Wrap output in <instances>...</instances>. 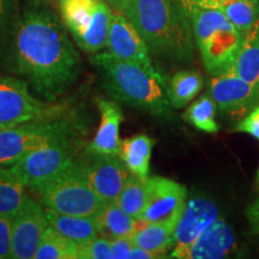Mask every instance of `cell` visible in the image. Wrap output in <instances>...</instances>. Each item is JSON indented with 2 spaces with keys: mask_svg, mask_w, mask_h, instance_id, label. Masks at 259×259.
<instances>
[{
  "mask_svg": "<svg viewBox=\"0 0 259 259\" xmlns=\"http://www.w3.org/2000/svg\"><path fill=\"white\" fill-rule=\"evenodd\" d=\"M15 63L35 94L54 102L76 84L82 71L78 52L64 24L50 9L32 8L15 35Z\"/></svg>",
  "mask_w": 259,
  "mask_h": 259,
  "instance_id": "cell-1",
  "label": "cell"
},
{
  "mask_svg": "<svg viewBox=\"0 0 259 259\" xmlns=\"http://www.w3.org/2000/svg\"><path fill=\"white\" fill-rule=\"evenodd\" d=\"M121 14L137 29L150 53L177 64L193 61L192 23L180 0H130Z\"/></svg>",
  "mask_w": 259,
  "mask_h": 259,
  "instance_id": "cell-2",
  "label": "cell"
},
{
  "mask_svg": "<svg viewBox=\"0 0 259 259\" xmlns=\"http://www.w3.org/2000/svg\"><path fill=\"white\" fill-rule=\"evenodd\" d=\"M92 61L102 74L103 87L116 101L154 116L171 118L166 83L137 64L119 59L109 52L95 53Z\"/></svg>",
  "mask_w": 259,
  "mask_h": 259,
  "instance_id": "cell-3",
  "label": "cell"
},
{
  "mask_svg": "<svg viewBox=\"0 0 259 259\" xmlns=\"http://www.w3.org/2000/svg\"><path fill=\"white\" fill-rule=\"evenodd\" d=\"M189 16L206 72L211 76L232 72L245 35L219 9H197Z\"/></svg>",
  "mask_w": 259,
  "mask_h": 259,
  "instance_id": "cell-4",
  "label": "cell"
},
{
  "mask_svg": "<svg viewBox=\"0 0 259 259\" xmlns=\"http://www.w3.org/2000/svg\"><path fill=\"white\" fill-rule=\"evenodd\" d=\"M29 190L38 196L46 208L65 215L95 216L106 204L90 186L79 158Z\"/></svg>",
  "mask_w": 259,
  "mask_h": 259,
  "instance_id": "cell-5",
  "label": "cell"
},
{
  "mask_svg": "<svg viewBox=\"0 0 259 259\" xmlns=\"http://www.w3.org/2000/svg\"><path fill=\"white\" fill-rule=\"evenodd\" d=\"M79 147L78 132H73L35 149L8 167L25 187L30 189L70 166L76 160Z\"/></svg>",
  "mask_w": 259,
  "mask_h": 259,
  "instance_id": "cell-6",
  "label": "cell"
},
{
  "mask_svg": "<svg viewBox=\"0 0 259 259\" xmlns=\"http://www.w3.org/2000/svg\"><path fill=\"white\" fill-rule=\"evenodd\" d=\"M79 127L66 115L0 128V167H8L28 153Z\"/></svg>",
  "mask_w": 259,
  "mask_h": 259,
  "instance_id": "cell-7",
  "label": "cell"
},
{
  "mask_svg": "<svg viewBox=\"0 0 259 259\" xmlns=\"http://www.w3.org/2000/svg\"><path fill=\"white\" fill-rule=\"evenodd\" d=\"M66 109L64 103L37 99L24 80L0 77V128L59 118L66 115Z\"/></svg>",
  "mask_w": 259,
  "mask_h": 259,
  "instance_id": "cell-8",
  "label": "cell"
},
{
  "mask_svg": "<svg viewBox=\"0 0 259 259\" xmlns=\"http://www.w3.org/2000/svg\"><path fill=\"white\" fill-rule=\"evenodd\" d=\"M186 198L187 190L181 184L163 177H148L147 203L139 220L177 228Z\"/></svg>",
  "mask_w": 259,
  "mask_h": 259,
  "instance_id": "cell-9",
  "label": "cell"
},
{
  "mask_svg": "<svg viewBox=\"0 0 259 259\" xmlns=\"http://www.w3.org/2000/svg\"><path fill=\"white\" fill-rule=\"evenodd\" d=\"M208 94L219 111L231 118L242 119L259 105V85L233 72L211 76L208 80Z\"/></svg>",
  "mask_w": 259,
  "mask_h": 259,
  "instance_id": "cell-10",
  "label": "cell"
},
{
  "mask_svg": "<svg viewBox=\"0 0 259 259\" xmlns=\"http://www.w3.org/2000/svg\"><path fill=\"white\" fill-rule=\"evenodd\" d=\"M48 226L46 209L28 196L12 218L10 259H34Z\"/></svg>",
  "mask_w": 259,
  "mask_h": 259,
  "instance_id": "cell-11",
  "label": "cell"
},
{
  "mask_svg": "<svg viewBox=\"0 0 259 259\" xmlns=\"http://www.w3.org/2000/svg\"><path fill=\"white\" fill-rule=\"evenodd\" d=\"M92 189L105 203L115 202L128 178V169L118 155L87 151L79 158Z\"/></svg>",
  "mask_w": 259,
  "mask_h": 259,
  "instance_id": "cell-12",
  "label": "cell"
},
{
  "mask_svg": "<svg viewBox=\"0 0 259 259\" xmlns=\"http://www.w3.org/2000/svg\"><path fill=\"white\" fill-rule=\"evenodd\" d=\"M107 47L113 56L139 65L149 73L166 83L164 77L154 66L148 45L121 12L113 14Z\"/></svg>",
  "mask_w": 259,
  "mask_h": 259,
  "instance_id": "cell-13",
  "label": "cell"
},
{
  "mask_svg": "<svg viewBox=\"0 0 259 259\" xmlns=\"http://www.w3.org/2000/svg\"><path fill=\"white\" fill-rule=\"evenodd\" d=\"M218 218V206L210 199L196 197L189 200L174 232V245L170 257L176 258L178 253L192 245L204 229L208 228Z\"/></svg>",
  "mask_w": 259,
  "mask_h": 259,
  "instance_id": "cell-14",
  "label": "cell"
},
{
  "mask_svg": "<svg viewBox=\"0 0 259 259\" xmlns=\"http://www.w3.org/2000/svg\"><path fill=\"white\" fill-rule=\"evenodd\" d=\"M235 246L234 233L225 220L216 219L192 245L176 255L179 259H220L231 254Z\"/></svg>",
  "mask_w": 259,
  "mask_h": 259,
  "instance_id": "cell-15",
  "label": "cell"
},
{
  "mask_svg": "<svg viewBox=\"0 0 259 259\" xmlns=\"http://www.w3.org/2000/svg\"><path fill=\"white\" fill-rule=\"evenodd\" d=\"M100 111V126L95 137L85 150L95 154L118 155L120 150L119 130L122 121V112L119 105L106 99L97 100Z\"/></svg>",
  "mask_w": 259,
  "mask_h": 259,
  "instance_id": "cell-16",
  "label": "cell"
},
{
  "mask_svg": "<svg viewBox=\"0 0 259 259\" xmlns=\"http://www.w3.org/2000/svg\"><path fill=\"white\" fill-rule=\"evenodd\" d=\"M48 225L60 234L83 245L100 236V229L95 216L65 215L46 208Z\"/></svg>",
  "mask_w": 259,
  "mask_h": 259,
  "instance_id": "cell-17",
  "label": "cell"
},
{
  "mask_svg": "<svg viewBox=\"0 0 259 259\" xmlns=\"http://www.w3.org/2000/svg\"><path fill=\"white\" fill-rule=\"evenodd\" d=\"M174 232L176 228L173 227L137 220L136 232L132 234L131 239L136 246L153 252L162 258L164 257L162 254L167 253L173 247Z\"/></svg>",
  "mask_w": 259,
  "mask_h": 259,
  "instance_id": "cell-18",
  "label": "cell"
},
{
  "mask_svg": "<svg viewBox=\"0 0 259 259\" xmlns=\"http://www.w3.org/2000/svg\"><path fill=\"white\" fill-rule=\"evenodd\" d=\"M154 139L147 135H136L120 143L118 156L131 174L139 178L149 177Z\"/></svg>",
  "mask_w": 259,
  "mask_h": 259,
  "instance_id": "cell-19",
  "label": "cell"
},
{
  "mask_svg": "<svg viewBox=\"0 0 259 259\" xmlns=\"http://www.w3.org/2000/svg\"><path fill=\"white\" fill-rule=\"evenodd\" d=\"M100 235L107 239L132 236L136 232L137 220L130 216L115 202H108L95 215Z\"/></svg>",
  "mask_w": 259,
  "mask_h": 259,
  "instance_id": "cell-20",
  "label": "cell"
},
{
  "mask_svg": "<svg viewBox=\"0 0 259 259\" xmlns=\"http://www.w3.org/2000/svg\"><path fill=\"white\" fill-rule=\"evenodd\" d=\"M112 17L113 12L111 6L105 0H101L94 12L93 19L87 31L76 41L80 50L87 53H97L102 48L107 47Z\"/></svg>",
  "mask_w": 259,
  "mask_h": 259,
  "instance_id": "cell-21",
  "label": "cell"
},
{
  "mask_svg": "<svg viewBox=\"0 0 259 259\" xmlns=\"http://www.w3.org/2000/svg\"><path fill=\"white\" fill-rule=\"evenodd\" d=\"M203 77L197 70H183L166 83V94L170 106L180 109L185 107L202 90Z\"/></svg>",
  "mask_w": 259,
  "mask_h": 259,
  "instance_id": "cell-22",
  "label": "cell"
},
{
  "mask_svg": "<svg viewBox=\"0 0 259 259\" xmlns=\"http://www.w3.org/2000/svg\"><path fill=\"white\" fill-rule=\"evenodd\" d=\"M100 2L101 0H59L64 24L76 41L87 31Z\"/></svg>",
  "mask_w": 259,
  "mask_h": 259,
  "instance_id": "cell-23",
  "label": "cell"
},
{
  "mask_svg": "<svg viewBox=\"0 0 259 259\" xmlns=\"http://www.w3.org/2000/svg\"><path fill=\"white\" fill-rule=\"evenodd\" d=\"M232 72L259 85V22L245 35Z\"/></svg>",
  "mask_w": 259,
  "mask_h": 259,
  "instance_id": "cell-24",
  "label": "cell"
},
{
  "mask_svg": "<svg viewBox=\"0 0 259 259\" xmlns=\"http://www.w3.org/2000/svg\"><path fill=\"white\" fill-rule=\"evenodd\" d=\"M28 194L25 186L11 173L9 167H0V216L14 218Z\"/></svg>",
  "mask_w": 259,
  "mask_h": 259,
  "instance_id": "cell-25",
  "label": "cell"
},
{
  "mask_svg": "<svg viewBox=\"0 0 259 259\" xmlns=\"http://www.w3.org/2000/svg\"><path fill=\"white\" fill-rule=\"evenodd\" d=\"M34 259H78V244L48 226Z\"/></svg>",
  "mask_w": 259,
  "mask_h": 259,
  "instance_id": "cell-26",
  "label": "cell"
},
{
  "mask_svg": "<svg viewBox=\"0 0 259 259\" xmlns=\"http://www.w3.org/2000/svg\"><path fill=\"white\" fill-rule=\"evenodd\" d=\"M147 179L130 174L115 203L136 220L141 219L147 203Z\"/></svg>",
  "mask_w": 259,
  "mask_h": 259,
  "instance_id": "cell-27",
  "label": "cell"
},
{
  "mask_svg": "<svg viewBox=\"0 0 259 259\" xmlns=\"http://www.w3.org/2000/svg\"><path fill=\"white\" fill-rule=\"evenodd\" d=\"M218 106L209 94L200 96L186 109L184 119L197 130L208 134L220 131V125L216 121Z\"/></svg>",
  "mask_w": 259,
  "mask_h": 259,
  "instance_id": "cell-28",
  "label": "cell"
},
{
  "mask_svg": "<svg viewBox=\"0 0 259 259\" xmlns=\"http://www.w3.org/2000/svg\"><path fill=\"white\" fill-rule=\"evenodd\" d=\"M221 11L242 35H246L259 22V0H232Z\"/></svg>",
  "mask_w": 259,
  "mask_h": 259,
  "instance_id": "cell-29",
  "label": "cell"
},
{
  "mask_svg": "<svg viewBox=\"0 0 259 259\" xmlns=\"http://www.w3.org/2000/svg\"><path fill=\"white\" fill-rule=\"evenodd\" d=\"M78 259H113L111 240L97 236L87 244L78 245Z\"/></svg>",
  "mask_w": 259,
  "mask_h": 259,
  "instance_id": "cell-30",
  "label": "cell"
},
{
  "mask_svg": "<svg viewBox=\"0 0 259 259\" xmlns=\"http://www.w3.org/2000/svg\"><path fill=\"white\" fill-rule=\"evenodd\" d=\"M235 131L251 135L259 141V105L241 119V121L236 125Z\"/></svg>",
  "mask_w": 259,
  "mask_h": 259,
  "instance_id": "cell-31",
  "label": "cell"
},
{
  "mask_svg": "<svg viewBox=\"0 0 259 259\" xmlns=\"http://www.w3.org/2000/svg\"><path fill=\"white\" fill-rule=\"evenodd\" d=\"M12 218L0 216V259L10 258L11 254Z\"/></svg>",
  "mask_w": 259,
  "mask_h": 259,
  "instance_id": "cell-32",
  "label": "cell"
},
{
  "mask_svg": "<svg viewBox=\"0 0 259 259\" xmlns=\"http://www.w3.org/2000/svg\"><path fill=\"white\" fill-rule=\"evenodd\" d=\"M109 240H111L113 259H130V254L135 246L131 236H122Z\"/></svg>",
  "mask_w": 259,
  "mask_h": 259,
  "instance_id": "cell-33",
  "label": "cell"
},
{
  "mask_svg": "<svg viewBox=\"0 0 259 259\" xmlns=\"http://www.w3.org/2000/svg\"><path fill=\"white\" fill-rule=\"evenodd\" d=\"M185 8L186 12L190 15L193 10L197 9H219L221 10L232 0H180Z\"/></svg>",
  "mask_w": 259,
  "mask_h": 259,
  "instance_id": "cell-34",
  "label": "cell"
},
{
  "mask_svg": "<svg viewBox=\"0 0 259 259\" xmlns=\"http://www.w3.org/2000/svg\"><path fill=\"white\" fill-rule=\"evenodd\" d=\"M246 216H247L252 228L259 234V197L246 210Z\"/></svg>",
  "mask_w": 259,
  "mask_h": 259,
  "instance_id": "cell-35",
  "label": "cell"
},
{
  "mask_svg": "<svg viewBox=\"0 0 259 259\" xmlns=\"http://www.w3.org/2000/svg\"><path fill=\"white\" fill-rule=\"evenodd\" d=\"M130 258H134V259H153V258H161L160 255L153 253V252H149L144 248L138 247V246H134L132 248L131 254H130Z\"/></svg>",
  "mask_w": 259,
  "mask_h": 259,
  "instance_id": "cell-36",
  "label": "cell"
},
{
  "mask_svg": "<svg viewBox=\"0 0 259 259\" xmlns=\"http://www.w3.org/2000/svg\"><path fill=\"white\" fill-rule=\"evenodd\" d=\"M10 17V2L0 0V31L8 24Z\"/></svg>",
  "mask_w": 259,
  "mask_h": 259,
  "instance_id": "cell-37",
  "label": "cell"
},
{
  "mask_svg": "<svg viewBox=\"0 0 259 259\" xmlns=\"http://www.w3.org/2000/svg\"><path fill=\"white\" fill-rule=\"evenodd\" d=\"M109 6H113L116 11H120V0H105Z\"/></svg>",
  "mask_w": 259,
  "mask_h": 259,
  "instance_id": "cell-38",
  "label": "cell"
},
{
  "mask_svg": "<svg viewBox=\"0 0 259 259\" xmlns=\"http://www.w3.org/2000/svg\"><path fill=\"white\" fill-rule=\"evenodd\" d=\"M128 2H130V0H120V11H119V12L122 11V9L125 8V5L127 4Z\"/></svg>",
  "mask_w": 259,
  "mask_h": 259,
  "instance_id": "cell-39",
  "label": "cell"
},
{
  "mask_svg": "<svg viewBox=\"0 0 259 259\" xmlns=\"http://www.w3.org/2000/svg\"><path fill=\"white\" fill-rule=\"evenodd\" d=\"M257 184H258V186H259V169H258V173H257Z\"/></svg>",
  "mask_w": 259,
  "mask_h": 259,
  "instance_id": "cell-40",
  "label": "cell"
}]
</instances>
